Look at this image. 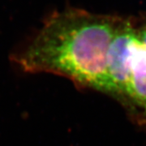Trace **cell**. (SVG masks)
Here are the masks:
<instances>
[{"mask_svg":"<svg viewBox=\"0 0 146 146\" xmlns=\"http://www.w3.org/2000/svg\"><path fill=\"white\" fill-rule=\"evenodd\" d=\"M120 20L78 8L55 12L12 59L24 72L52 73L111 95L106 58Z\"/></svg>","mask_w":146,"mask_h":146,"instance_id":"obj_1","label":"cell"},{"mask_svg":"<svg viewBox=\"0 0 146 146\" xmlns=\"http://www.w3.org/2000/svg\"><path fill=\"white\" fill-rule=\"evenodd\" d=\"M133 17L137 36L141 43L146 46V14H141Z\"/></svg>","mask_w":146,"mask_h":146,"instance_id":"obj_4","label":"cell"},{"mask_svg":"<svg viewBox=\"0 0 146 146\" xmlns=\"http://www.w3.org/2000/svg\"><path fill=\"white\" fill-rule=\"evenodd\" d=\"M127 99V104L141 110L146 118V46L138 36L133 52Z\"/></svg>","mask_w":146,"mask_h":146,"instance_id":"obj_3","label":"cell"},{"mask_svg":"<svg viewBox=\"0 0 146 146\" xmlns=\"http://www.w3.org/2000/svg\"><path fill=\"white\" fill-rule=\"evenodd\" d=\"M137 35L134 17H122L110 42L106 69L111 96L127 104V88Z\"/></svg>","mask_w":146,"mask_h":146,"instance_id":"obj_2","label":"cell"}]
</instances>
